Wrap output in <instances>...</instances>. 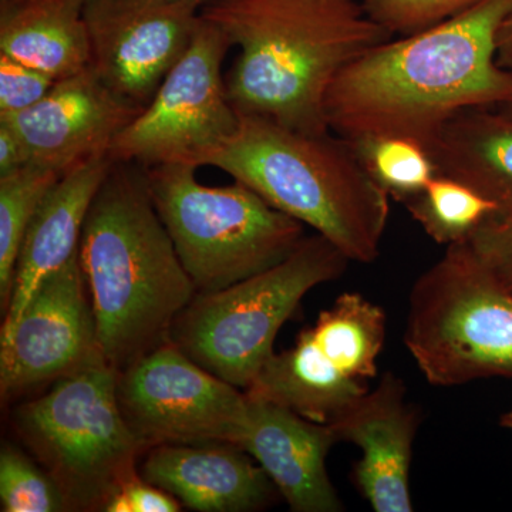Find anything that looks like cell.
<instances>
[{"label": "cell", "mask_w": 512, "mask_h": 512, "mask_svg": "<svg viewBox=\"0 0 512 512\" xmlns=\"http://www.w3.org/2000/svg\"><path fill=\"white\" fill-rule=\"evenodd\" d=\"M404 205L421 229L446 247L468 241L483 222L498 214L497 205L473 188L440 174Z\"/></svg>", "instance_id": "7402d4cb"}, {"label": "cell", "mask_w": 512, "mask_h": 512, "mask_svg": "<svg viewBox=\"0 0 512 512\" xmlns=\"http://www.w3.org/2000/svg\"><path fill=\"white\" fill-rule=\"evenodd\" d=\"M83 0H3L0 53L55 80L92 64Z\"/></svg>", "instance_id": "ffe728a7"}, {"label": "cell", "mask_w": 512, "mask_h": 512, "mask_svg": "<svg viewBox=\"0 0 512 512\" xmlns=\"http://www.w3.org/2000/svg\"><path fill=\"white\" fill-rule=\"evenodd\" d=\"M497 60L512 72V10L498 33Z\"/></svg>", "instance_id": "f546056e"}, {"label": "cell", "mask_w": 512, "mask_h": 512, "mask_svg": "<svg viewBox=\"0 0 512 512\" xmlns=\"http://www.w3.org/2000/svg\"><path fill=\"white\" fill-rule=\"evenodd\" d=\"M404 343L434 386L511 377V286L467 241L450 245L414 282Z\"/></svg>", "instance_id": "ba28073f"}, {"label": "cell", "mask_w": 512, "mask_h": 512, "mask_svg": "<svg viewBox=\"0 0 512 512\" xmlns=\"http://www.w3.org/2000/svg\"><path fill=\"white\" fill-rule=\"evenodd\" d=\"M205 165L220 168L276 210L315 229L349 261L372 264L380 255L390 197L346 138L239 114L234 136L205 158Z\"/></svg>", "instance_id": "277c9868"}, {"label": "cell", "mask_w": 512, "mask_h": 512, "mask_svg": "<svg viewBox=\"0 0 512 512\" xmlns=\"http://www.w3.org/2000/svg\"><path fill=\"white\" fill-rule=\"evenodd\" d=\"M467 242L481 261L512 288V212L491 215Z\"/></svg>", "instance_id": "4316f807"}, {"label": "cell", "mask_w": 512, "mask_h": 512, "mask_svg": "<svg viewBox=\"0 0 512 512\" xmlns=\"http://www.w3.org/2000/svg\"><path fill=\"white\" fill-rule=\"evenodd\" d=\"M349 262L322 235L305 237L278 265L221 291L197 293L175 320L170 340L212 375L248 390L303 296L339 279Z\"/></svg>", "instance_id": "52a82bcc"}, {"label": "cell", "mask_w": 512, "mask_h": 512, "mask_svg": "<svg viewBox=\"0 0 512 512\" xmlns=\"http://www.w3.org/2000/svg\"><path fill=\"white\" fill-rule=\"evenodd\" d=\"M146 453L140 476L190 510L259 511L279 493L264 468L232 444H163Z\"/></svg>", "instance_id": "e0dca14e"}, {"label": "cell", "mask_w": 512, "mask_h": 512, "mask_svg": "<svg viewBox=\"0 0 512 512\" xmlns=\"http://www.w3.org/2000/svg\"><path fill=\"white\" fill-rule=\"evenodd\" d=\"M30 164L28 148L8 121L0 120V177Z\"/></svg>", "instance_id": "f1b7e54d"}, {"label": "cell", "mask_w": 512, "mask_h": 512, "mask_svg": "<svg viewBox=\"0 0 512 512\" xmlns=\"http://www.w3.org/2000/svg\"><path fill=\"white\" fill-rule=\"evenodd\" d=\"M117 377L99 356L13 410V429L59 487L67 511L106 510L138 474L146 448L121 413Z\"/></svg>", "instance_id": "5b68a950"}, {"label": "cell", "mask_w": 512, "mask_h": 512, "mask_svg": "<svg viewBox=\"0 0 512 512\" xmlns=\"http://www.w3.org/2000/svg\"><path fill=\"white\" fill-rule=\"evenodd\" d=\"M200 0H89L92 64L114 93L144 109L190 47Z\"/></svg>", "instance_id": "7c38bea8"}, {"label": "cell", "mask_w": 512, "mask_h": 512, "mask_svg": "<svg viewBox=\"0 0 512 512\" xmlns=\"http://www.w3.org/2000/svg\"><path fill=\"white\" fill-rule=\"evenodd\" d=\"M200 2L205 6L210 5V3L218 2V0H200ZM204 6H202V8H204Z\"/></svg>", "instance_id": "d6a6232c"}, {"label": "cell", "mask_w": 512, "mask_h": 512, "mask_svg": "<svg viewBox=\"0 0 512 512\" xmlns=\"http://www.w3.org/2000/svg\"><path fill=\"white\" fill-rule=\"evenodd\" d=\"M56 82L49 74L0 53V116L35 106Z\"/></svg>", "instance_id": "484cf974"}, {"label": "cell", "mask_w": 512, "mask_h": 512, "mask_svg": "<svg viewBox=\"0 0 512 512\" xmlns=\"http://www.w3.org/2000/svg\"><path fill=\"white\" fill-rule=\"evenodd\" d=\"M79 258L101 356L119 373L170 340L175 320L197 295L143 165L114 160L87 212Z\"/></svg>", "instance_id": "3957f363"}, {"label": "cell", "mask_w": 512, "mask_h": 512, "mask_svg": "<svg viewBox=\"0 0 512 512\" xmlns=\"http://www.w3.org/2000/svg\"><path fill=\"white\" fill-rule=\"evenodd\" d=\"M117 400L144 448L163 444H232L249 427V397L212 375L171 340L117 377Z\"/></svg>", "instance_id": "8fae6325"}, {"label": "cell", "mask_w": 512, "mask_h": 512, "mask_svg": "<svg viewBox=\"0 0 512 512\" xmlns=\"http://www.w3.org/2000/svg\"><path fill=\"white\" fill-rule=\"evenodd\" d=\"M144 170L154 207L197 293L221 291L278 265L306 237V225L239 181L210 187L190 164Z\"/></svg>", "instance_id": "8992f818"}, {"label": "cell", "mask_w": 512, "mask_h": 512, "mask_svg": "<svg viewBox=\"0 0 512 512\" xmlns=\"http://www.w3.org/2000/svg\"><path fill=\"white\" fill-rule=\"evenodd\" d=\"M84 3L89 2V0H83Z\"/></svg>", "instance_id": "836d02e7"}, {"label": "cell", "mask_w": 512, "mask_h": 512, "mask_svg": "<svg viewBox=\"0 0 512 512\" xmlns=\"http://www.w3.org/2000/svg\"><path fill=\"white\" fill-rule=\"evenodd\" d=\"M497 109L505 111V113L511 114L512 116V101L510 103L504 104V106L497 107Z\"/></svg>", "instance_id": "1f68e13d"}, {"label": "cell", "mask_w": 512, "mask_h": 512, "mask_svg": "<svg viewBox=\"0 0 512 512\" xmlns=\"http://www.w3.org/2000/svg\"><path fill=\"white\" fill-rule=\"evenodd\" d=\"M63 175L30 163L0 177V308L8 311L16 262L30 222Z\"/></svg>", "instance_id": "44dd1931"}, {"label": "cell", "mask_w": 512, "mask_h": 512, "mask_svg": "<svg viewBox=\"0 0 512 512\" xmlns=\"http://www.w3.org/2000/svg\"><path fill=\"white\" fill-rule=\"evenodd\" d=\"M0 2H3V0H0Z\"/></svg>", "instance_id": "e575fe53"}, {"label": "cell", "mask_w": 512, "mask_h": 512, "mask_svg": "<svg viewBox=\"0 0 512 512\" xmlns=\"http://www.w3.org/2000/svg\"><path fill=\"white\" fill-rule=\"evenodd\" d=\"M231 47L228 36L201 16L187 52L150 104L114 141L110 157L143 167L174 163L204 167L205 158L224 146L239 124L222 74Z\"/></svg>", "instance_id": "30bf717a"}, {"label": "cell", "mask_w": 512, "mask_h": 512, "mask_svg": "<svg viewBox=\"0 0 512 512\" xmlns=\"http://www.w3.org/2000/svg\"><path fill=\"white\" fill-rule=\"evenodd\" d=\"M437 174L454 178L512 212V116L478 107L447 121L427 147Z\"/></svg>", "instance_id": "d6986e66"}, {"label": "cell", "mask_w": 512, "mask_h": 512, "mask_svg": "<svg viewBox=\"0 0 512 512\" xmlns=\"http://www.w3.org/2000/svg\"><path fill=\"white\" fill-rule=\"evenodd\" d=\"M113 164L110 156L96 158L64 174L47 192L20 248L0 340L15 328L33 293L47 276L79 252L87 212Z\"/></svg>", "instance_id": "ac0fdd59"}, {"label": "cell", "mask_w": 512, "mask_h": 512, "mask_svg": "<svg viewBox=\"0 0 512 512\" xmlns=\"http://www.w3.org/2000/svg\"><path fill=\"white\" fill-rule=\"evenodd\" d=\"M143 109L123 99L92 67L57 80L35 106L5 114L28 148L30 163L67 174L111 147Z\"/></svg>", "instance_id": "5bb4252c"}, {"label": "cell", "mask_w": 512, "mask_h": 512, "mask_svg": "<svg viewBox=\"0 0 512 512\" xmlns=\"http://www.w3.org/2000/svg\"><path fill=\"white\" fill-rule=\"evenodd\" d=\"M99 356L92 296L77 252L39 285L0 340L3 402L72 375Z\"/></svg>", "instance_id": "4fadbf2b"}, {"label": "cell", "mask_w": 512, "mask_h": 512, "mask_svg": "<svg viewBox=\"0 0 512 512\" xmlns=\"http://www.w3.org/2000/svg\"><path fill=\"white\" fill-rule=\"evenodd\" d=\"M349 141L367 174L390 198L403 204L437 175L429 150L413 138L369 136Z\"/></svg>", "instance_id": "603a6c76"}, {"label": "cell", "mask_w": 512, "mask_h": 512, "mask_svg": "<svg viewBox=\"0 0 512 512\" xmlns=\"http://www.w3.org/2000/svg\"><path fill=\"white\" fill-rule=\"evenodd\" d=\"M500 424L501 426L504 427V429L512 431V410H510V412L503 414V417H501L500 420Z\"/></svg>", "instance_id": "4dcf8cb0"}, {"label": "cell", "mask_w": 512, "mask_h": 512, "mask_svg": "<svg viewBox=\"0 0 512 512\" xmlns=\"http://www.w3.org/2000/svg\"><path fill=\"white\" fill-rule=\"evenodd\" d=\"M420 424L419 407L407 399L406 384L390 372L329 424L339 441L360 448L353 478L373 511L414 510L410 467Z\"/></svg>", "instance_id": "9a60e30c"}, {"label": "cell", "mask_w": 512, "mask_h": 512, "mask_svg": "<svg viewBox=\"0 0 512 512\" xmlns=\"http://www.w3.org/2000/svg\"><path fill=\"white\" fill-rule=\"evenodd\" d=\"M512 0H478L419 32L373 46L336 77L326 97L336 136L413 138L429 147L456 114L512 101V72L497 60Z\"/></svg>", "instance_id": "6da1fadb"}, {"label": "cell", "mask_w": 512, "mask_h": 512, "mask_svg": "<svg viewBox=\"0 0 512 512\" xmlns=\"http://www.w3.org/2000/svg\"><path fill=\"white\" fill-rule=\"evenodd\" d=\"M0 503L5 512L67 511L52 477L10 444L0 453Z\"/></svg>", "instance_id": "cb8c5ba5"}, {"label": "cell", "mask_w": 512, "mask_h": 512, "mask_svg": "<svg viewBox=\"0 0 512 512\" xmlns=\"http://www.w3.org/2000/svg\"><path fill=\"white\" fill-rule=\"evenodd\" d=\"M248 394V393H247ZM249 397V427L239 448L254 458L295 512L345 510L330 481L326 458L339 443L329 424L288 407Z\"/></svg>", "instance_id": "2e32d148"}, {"label": "cell", "mask_w": 512, "mask_h": 512, "mask_svg": "<svg viewBox=\"0 0 512 512\" xmlns=\"http://www.w3.org/2000/svg\"><path fill=\"white\" fill-rule=\"evenodd\" d=\"M181 505L174 495L136 474L113 495L104 512H178Z\"/></svg>", "instance_id": "83f0119b"}, {"label": "cell", "mask_w": 512, "mask_h": 512, "mask_svg": "<svg viewBox=\"0 0 512 512\" xmlns=\"http://www.w3.org/2000/svg\"><path fill=\"white\" fill-rule=\"evenodd\" d=\"M201 16L239 47L225 74L235 110L313 134L330 131L336 77L393 36L355 0H218Z\"/></svg>", "instance_id": "7a4b0ae2"}, {"label": "cell", "mask_w": 512, "mask_h": 512, "mask_svg": "<svg viewBox=\"0 0 512 512\" xmlns=\"http://www.w3.org/2000/svg\"><path fill=\"white\" fill-rule=\"evenodd\" d=\"M478 0H363V8L392 35H410L471 8Z\"/></svg>", "instance_id": "d4e9b609"}, {"label": "cell", "mask_w": 512, "mask_h": 512, "mask_svg": "<svg viewBox=\"0 0 512 512\" xmlns=\"http://www.w3.org/2000/svg\"><path fill=\"white\" fill-rule=\"evenodd\" d=\"M386 330L379 305L357 292L342 293L293 348L271 356L245 392L330 424L369 392Z\"/></svg>", "instance_id": "9c48e42d"}]
</instances>
